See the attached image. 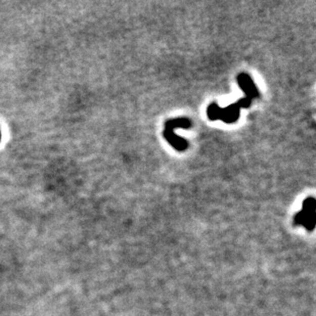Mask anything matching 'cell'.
Segmentation results:
<instances>
[{
  "instance_id": "6da1fadb",
  "label": "cell",
  "mask_w": 316,
  "mask_h": 316,
  "mask_svg": "<svg viewBox=\"0 0 316 316\" xmlns=\"http://www.w3.org/2000/svg\"><path fill=\"white\" fill-rule=\"evenodd\" d=\"M191 126H192V122L188 118H178V119L167 121L165 130H164V138L175 150L179 152L186 151L189 148V143L187 142V140L180 138L177 134H175L174 129L190 128Z\"/></svg>"
},
{
  "instance_id": "7a4b0ae2",
  "label": "cell",
  "mask_w": 316,
  "mask_h": 316,
  "mask_svg": "<svg viewBox=\"0 0 316 316\" xmlns=\"http://www.w3.org/2000/svg\"><path fill=\"white\" fill-rule=\"evenodd\" d=\"M207 115L212 121L221 120L227 124H232L239 120L241 108L237 103L232 104L227 108H220L218 104L212 103L207 109Z\"/></svg>"
},
{
  "instance_id": "3957f363",
  "label": "cell",
  "mask_w": 316,
  "mask_h": 316,
  "mask_svg": "<svg viewBox=\"0 0 316 316\" xmlns=\"http://www.w3.org/2000/svg\"><path fill=\"white\" fill-rule=\"evenodd\" d=\"M316 220V202L314 198H308L303 203L302 211L298 212L294 218L295 225H303L306 230L313 231Z\"/></svg>"
},
{
  "instance_id": "277c9868",
  "label": "cell",
  "mask_w": 316,
  "mask_h": 316,
  "mask_svg": "<svg viewBox=\"0 0 316 316\" xmlns=\"http://www.w3.org/2000/svg\"><path fill=\"white\" fill-rule=\"evenodd\" d=\"M238 83L241 89L246 95V98L253 101L255 99H258L260 97L259 90L257 89L255 83L253 82V79L246 73H241L238 76Z\"/></svg>"
},
{
  "instance_id": "5b68a950",
  "label": "cell",
  "mask_w": 316,
  "mask_h": 316,
  "mask_svg": "<svg viewBox=\"0 0 316 316\" xmlns=\"http://www.w3.org/2000/svg\"><path fill=\"white\" fill-rule=\"evenodd\" d=\"M237 104L240 106L241 109H247V108H249L251 106L252 101L249 100L248 98H244V99H241L240 101H238Z\"/></svg>"
}]
</instances>
